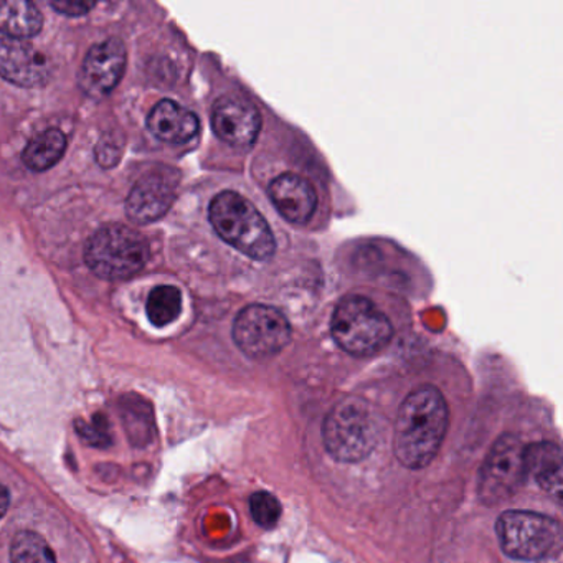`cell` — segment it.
I'll return each mask as SVG.
<instances>
[{"label":"cell","mask_w":563,"mask_h":563,"mask_svg":"<svg viewBox=\"0 0 563 563\" xmlns=\"http://www.w3.org/2000/svg\"><path fill=\"white\" fill-rule=\"evenodd\" d=\"M52 64L41 51L24 41L0 38V77L22 88L47 84Z\"/></svg>","instance_id":"8fae6325"},{"label":"cell","mask_w":563,"mask_h":563,"mask_svg":"<svg viewBox=\"0 0 563 563\" xmlns=\"http://www.w3.org/2000/svg\"><path fill=\"white\" fill-rule=\"evenodd\" d=\"M526 476V444L516 434H503L481 470V499L486 504L504 503L520 489Z\"/></svg>","instance_id":"ba28073f"},{"label":"cell","mask_w":563,"mask_h":563,"mask_svg":"<svg viewBox=\"0 0 563 563\" xmlns=\"http://www.w3.org/2000/svg\"><path fill=\"white\" fill-rule=\"evenodd\" d=\"M268 192L278 212L296 225L309 222L318 206V196L311 184L296 174L276 177L269 184Z\"/></svg>","instance_id":"4fadbf2b"},{"label":"cell","mask_w":563,"mask_h":563,"mask_svg":"<svg viewBox=\"0 0 563 563\" xmlns=\"http://www.w3.org/2000/svg\"><path fill=\"white\" fill-rule=\"evenodd\" d=\"M177 177L170 169H157L144 174L126 200L128 219L146 225L166 216L176 199Z\"/></svg>","instance_id":"30bf717a"},{"label":"cell","mask_w":563,"mask_h":563,"mask_svg":"<svg viewBox=\"0 0 563 563\" xmlns=\"http://www.w3.org/2000/svg\"><path fill=\"white\" fill-rule=\"evenodd\" d=\"M126 58V47L120 38H110L91 47L78 75L84 93L93 100L107 98L123 78Z\"/></svg>","instance_id":"9c48e42d"},{"label":"cell","mask_w":563,"mask_h":563,"mask_svg":"<svg viewBox=\"0 0 563 563\" xmlns=\"http://www.w3.org/2000/svg\"><path fill=\"white\" fill-rule=\"evenodd\" d=\"M147 128L157 140L169 144H184L199 133V118L173 100H163L153 108Z\"/></svg>","instance_id":"5bb4252c"},{"label":"cell","mask_w":563,"mask_h":563,"mask_svg":"<svg viewBox=\"0 0 563 563\" xmlns=\"http://www.w3.org/2000/svg\"><path fill=\"white\" fill-rule=\"evenodd\" d=\"M258 111L239 97H222L213 104L212 128L223 143L233 147H250L258 137Z\"/></svg>","instance_id":"7c38bea8"},{"label":"cell","mask_w":563,"mask_h":563,"mask_svg":"<svg viewBox=\"0 0 563 563\" xmlns=\"http://www.w3.org/2000/svg\"><path fill=\"white\" fill-rule=\"evenodd\" d=\"M12 563H57L55 553L44 537L32 530H22L15 536L11 549Z\"/></svg>","instance_id":"d6986e66"},{"label":"cell","mask_w":563,"mask_h":563,"mask_svg":"<svg viewBox=\"0 0 563 563\" xmlns=\"http://www.w3.org/2000/svg\"><path fill=\"white\" fill-rule=\"evenodd\" d=\"M52 9L60 12L64 15H70V18H80V15L88 14L91 9L95 8V2H87V0H81V2H75V0H55V2H51Z\"/></svg>","instance_id":"44dd1931"},{"label":"cell","mask_w":563,"mask_h":563,"mask_svg":"<svg viewBox=\"0 0 563 563\" xmlns=\"http://www.w3.org/2000/svg\"><path fill=\"white\" fill-rule=\"evenodd\" d=\"M121 150L117 143L111 140H103L97 147V159L100 166L113 167L120 161Z\"/></svg>","instance_id":"7402d4cb"},{"label":"cell","mask_w":563,"mask_h":563,"mask_svg":"<svg viewBox=\"0 0 563 563\" xmlns=\"http://www.w3.org/2000/svg\"><path fill=\"white\" fill-rule=\"evenodd\" d=\"M65 150H67L65 134L58 130H48L35 136L27 144L24 154H22V159H24L29 169L34 170V173H44L64 157Z\"/></svg>","instance_id":"e0dca14e"},{"label":"cell","mask_w":563,"mask_h":563,"mask_svg":"<svg viewBox=\"0 0 563 563\" xmlns=\"http://www.w3.org/2000/svg\"><path fill=\"white\" fill-rule=\"evenodd\" d=\"M233 341L249 357H273L291 341V325L278 309L252 305L236 316Z\"/></svg>","instance_id":"52a82bcc"},{"label":"cell","mask_w":563,"mask_h":563,"mask_svg":"<svg viewBox=\"0 0 563 563\" xmlns=\"http://www.w3.org/2000/svg\"><path fill=\"white\" fill-rule=\"evenodd\" d=\"M210 223L220 239L243 255L265 262L275 255L276 243L268 222L250 200L225 190L210 203Z\"/></svg>","instance_id":"7a4b0ae2"},{"label":"cell","mask_w":563,"mask_h":563,"mask_svg":"<svg viewBox=\"0 0 563 563\" xmlns=\"http://www.w3.org/2000/svg\"><path fill=\"white\" fill-rule=\"evenodd\" d=\"M44 18L37 5L25 0H0V32L14 38L35 37L42 31Z\"/></svg>","instance_id":"2e32d148"},{"label":"cell","mask_w":563,"mask_h":563,"mask_svg":"<svg viewBox=\"0 0 563 563\" xmlns=\"http://www.w3.org/2000/svg\"><path fill=\"white\" fill-rule=\"evenodd\" d=\"M331 332L339 347L355 357L377 354L394 334L387 316L362 296H347L335 306Z\"/></svg>","instance_id":"277c9868"},{"label":"cell","mask_w":563,"mask_h":563,"mask_svg":"<svg viewBox=\"0 0 563 563\" xmlns=\"http://www.w3.org/2000/svg\"><path fill=\"white\" fill-rule=\"evenodd\" d=\"M322 434L325 450L334 460L357 463L377 444L378 418L367 401L349 397L329 411Z\"/></svg>","instance_id":"3957f363"},{"label":"cell","mask_w":563,"mask_h":563,"mask_svg":"<svg viewBox=\"0 0 563 563\" xmlns=\"http://www.w3.org/2000/svg\"><path fill=\"white\" fill-rule=\"evenodd\" d=\"M9 504H11V496H9L8 487L0 484V519L8 512Z\"/></svg>","instance_id":"603a6c76"},{"label":"cell","mask_w":563,"mask_h":563,"mask_svg":"<svg viewBox=\"0 0 563 563\" xmlns=\"http://www.w3.org/2000/svg\"><path fill=\"white\" fill-rule=\"evenodd\" d=\"M150 258L143 233L131 227L108 225L98 230L85 249V262L104 279H126L140 273Z\"/></svg>","instance_id":"5b68a950"},{"label":"cell","mask_w":563,"mask_h":563,"mask_svg":"<svg viewBox=\"0 0 563 563\" xmlns=\"http://www.w3.org/2000/svg\"><path fill=\"white\" fill-rule=\"evenodd\" d=\"M500 547L517 560H540L549 556L560 540L555 520L537 512L509 510L496 523Z\"/></svg>","instance_id":"8992f818"},{"label":"cell","mask_w":563,"mask_h":563,"mask_svg":"<svg viewBox=\"0 0 563 563\" xmlns=\"http://www.w3.org/2000/svg\"><path fill=\"white\" fill-rule=\"evenodd\" d=\"M526 471L550 496L562 497L563 464L559 444L542 441L526 446Z\"/></svg>","instance_id":"9a60e30c"},{"label":"cell","mask_w":563,"mask_h":563,"mask_svg":"<svg viewBox=\"0 0 563 563\" xmlns=\"http://www.w3.org/2000/svg\"><path fill=\"white\" fill-rule=\"evenodd\" d=\"M146 312L151 324L166 328L183 312V295L176 286H157L147 298Z\"/></svg>","instance_id":"ac0fdd59"},{"label":"cell","mask_w":563,"mask_h":563,"mask_svg":"<svg viewBox=\"0 0 563 563\" xmlns=\"http://www.w3.org/2000/svg\"><path fill=\"white\" fill-rule=\"evenodd\" d=\"M253 519L263 529H273L282 517V504L269 493H255L250 499Z\"/></svg>","instance_id":"ffe728a7"},{"label":"cell","mask_w":563,"mask_h":563,"mask_svg":"<svg viewBox=\"0 0 563 563\" xmlns=\"http://www.w3.org/2000/svg\"><path fill=\"white\" fill-rule=\"evenodd\" d=\"M448 405L438 388L431 385L411 391L395 421V454L404 466L421 470L440 451L446 434Z\"/></svg>","instance_id":"6da1fadb"}]
</instances>
